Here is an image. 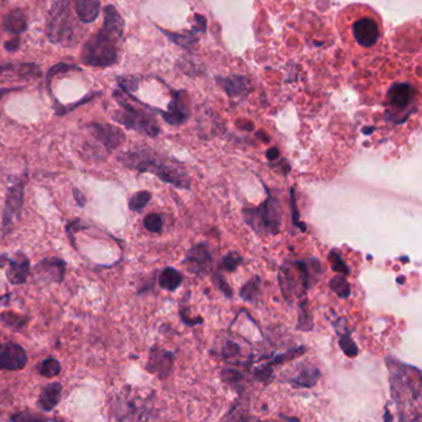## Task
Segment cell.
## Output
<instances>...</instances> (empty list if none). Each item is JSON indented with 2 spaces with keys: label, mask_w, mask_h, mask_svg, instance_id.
Wrapping results in <instances>:
<instances>
[{
  "label": "cell",
  "mask_w": 422,
  "mask_h": 422,
  "mask_svg": "<svg viewBox=\"0 0 422 422\" xmlns=\"http://www.w3.org/2000/svg\"><path fill=\"white\" fill-rule=\"evenodd\" d=\"M30 261L29 258L25 256L24 253H18L16 258L10 259L9 267L6 271V278L10 284L20 286L28 281L30 276Z\"/></svg>",
  "instance_id": "obj_17"
},
{
  "label": "cell",
  "mask_w": 422,
  "mask_h": 422,
  "mask_svg": "<svg viewBox=\"0 0 422 422\" xmlns=\"http://www.w3.org/2000/svg\"><path fill=\"white\" fill-rule=\"evenodd\" d=\"M114 99L118 102L120 110L113 115L114 122L127 127L128 130L140 132L149 137H156L160 134V127L152 114L134 107L128 102L123 92H114Z\"/></svg>",
  "instance_id": "obj_4"
},
{
  "label": "cell",
  "mask_w": 422,
  "mask_h": 422,
  "mask_svg": "<svg viewBox=\"0 0 422 422\" xmlns=\"http://www.w3.org/2000/svg\"><path fill=\"white\" fill-rule=\"evenodd\" d=\"M183 264H186L190 272L197 276H206L211 272L213 256L206 243H197L192 246L187 251Z\"/></svg>",
  "instance_id": "obj_10"
},
{
  "label": "cell",
  "mask_w": 422,
  "mask_h": 422,
  "mask_svg": "<svg viewBox=\"0 0 422 422\" xmlns=\"http://www.w3.org/2000/svg\"><path fill=\"white\" fill-rule=\"evenodd\" d=\"M104 21L103 29L102 31L106 34L109 35L112 39L118 41L122 36H123L124 30V20L118 10L115 9L113 5H108L106 6L103 11Z\"/></svg>",
  "instance_id": "obj_18"
},
{
  "label": "cell",
  "mask_w": 422,
  "mask_h": 422,
  "mask_svg": "<svg viewBox=\"0 0 422 422\" xmlns=\"http://www.w3.org/2000/svg\"><path fill=\"white\" fill-rule=\"evenodd\" d=\"M9 258L6 257L5 254H0V268H4L9 263Z\"/></svg>",
  "instance_id": "obj_49"
},
{
  "label": "cell",
  "mask_w": 422,
  "mask_h": 422,
  "mask_svg": "<svg viewBox=\"0 0 422 422\" xmlns=\"http://www.w3.org/2000/svg\"><path fill=\"white\" fill-rule=\"evenodd\" d=\"M314 329V321L311 311L309 310V303L306 299H302L300 303L299 322H297V330L311 331Z\"/></svg>",
  "instance_id": "obj_29"
},
{
  "label": "cell",
  "mask_w": 422,
  "mask_h": 422,
  "mask_svg": "<svg viewBox=\"0 0 422 422\" xmlns=\"http://www.w3.org/2000/svg\"><path fill=\"white\" fill-rule=\"evenodd\" d=\"M416 98L415 88L409 83H397L389 89L387 95L385 120L394 124L406 122L413 112V104Z\"/></svg>",
  "instance_id": "obj_8"
},
{
  "label": "cell",
  "mask_w": 422,
  "mask_h": 422,
  "mask_svg": "<svg viewBox=\"0 0 422 422\" xmlns=\"http://www.w3.org/2000/svg\"><path fill=\"white\" fill-rule=\"evenodd\" d=\"M0 347H1V345H0Z\"/></svg>",
  "instance_id": "obj_55"
},
{
  "label": "cell",
  "mask_w": 422,
  "mask_h": 422,
  "mask_svg": "<svg viewBox=\"0 0 422 422\" xmlns=\"http://www.w3.org/2000/svg\"><path fill=\"white\" fill-rule=\"evenodd\" d=\"M64 274L66 262L61 258H45L33 269V277L41 283H61Z\"/></svg>",
  "instance_id": "obj_11"
},
{
  "label": "cell",
  "mask_w": 422,
  "mask_h": 422,
  "mask_svg": "<svg viewBox=\"0 0 422 422\" xmlns=\"http://www.w3.org/2000/svg\"><path fill=\"white\" fill-rule=\"evenodd\" d=\"M387 365L389 369L392 398L398 404V408L401 405H416L420 408L422 394L421 370L393 357L387 358Z\"/></svg>",
  "instance_id": "obj_2"
},
{
  "label": "cell",
  "mask_w": 422,
  "mask_h": 422,
  "mask_svg": "<svg viewBox=\"0 0 422 422\" xmlns=\"http://www.w3.org/2000/svg\"><path fill=\"white\" fill-rule=\"evenodd\" d=\"M74 69H79L77 67V66H74V64H56V66H54L52 69H50L49 74H47V81H49L50 83V81H51V79H52L56 74H59V73L69 72V71H74Z\"/></svg>",
  "instance_id": "obj_44"
},
{
  "label": "cell",
  "mask_w": 422,
  "mask_h": 422,
  "mask_svg": "<svg viewBox=\"0 0 422 422\" xmlns=\"http://www.w3.org/2000/svg\"><path fill=\"white\" fill-rule=\"evenodd\" d=\"M162 218L159 213H149L144 218V228L150 233H160L162 230Z\"/></svg>",
  "instance_id": "obj_38"
},
{
  "label": "cell",
  "mask_w": 422,
  "mask_h": 422,
  "mask_svg": "<svg viewBox=\"0 0 422 422\" xmlns=\"http://www.w3.org/2000/svg\"><path fill=\"white\" fill-rule=\"evenodd\" d=\"M243 262H244V258L241 257L239 253L231 251V252L227 253L224 257H222L219 268L226 272H233L241 264H243Z\"/></svg>",
  "instance_id": "obj_33"
},
{
  "label": "cell",
  "mask_w": 422,
  "mask_h": 422,
  "mask_svg": "<svg viewBox=\"0 0 422 422\" xmlns=\"http://www.w3.org/2000/svg\"><path fill=\"white\" fill-rule=\"evenodd\" d=\"M20 46V40L18 36H15L14 39L10 40L9 42H6L5 44V49H8V51H11V52H14L16 49H19Z\"/></svg>",
  "instance_id": "obj_46"
},
{
  "label": "cell",
  "mask_w": 422,
  "mask_h": 422,
  "mask_svg": "<svg viewBox=\"0 0 422 422\" xmlns=\"http://www.w3.org/2000/svg\"><path fill=\"white\" fill-rule=\"evenodd\" d=\"M329 288L336 295L338 296L339 299H343V300L348 299L350 294H352L350 284L347 281L346 276H342V274L336 276L329 281Z\"/></svg>",
  "instance_id": "obj_28"
},
{
  "label": "cell",
  "mask_w": 422,
  "mask_h": 422,
  "mask_svg": "<svg viewBox=\"0 0 422 422\" xmlns=\"http://www.w3.org/2000/svg\"><path fill=\"white\" fill-rule=\"evenodd\" d=\"M304 352H306V347H304V346H300L297 348H291V350L285 352V353L278 354V356L271 359L270 362L266 364V365H269V367L273 368L274 365L284 364L286 363V362L292 361V359L297 358L300 356H302Z\"/></svg>",
  "instance_id": "obj_32"
},
{
  "label": "cell",
  "mask_w": 422,
  "mask_h": 422,
  "mask_svg": "<svg viewBox=\"0 0 422 422\" xmlns=\"http://www.w3.org/2000/svg\"><path fill=\"white\" fill-rule=\"evenodd\" d=\"M41 69L34 64H8L0 67V78L16 77L21 79L28 78H39Z\"/></svg>",
  "instance_id": "obj_19"
},
{
  "label": "cell",
  "mask_w": 422,
  "mask_h": 422,
  "mask_svg": "<svg viewBox=\"0 0 422 422\" xmlns=\"http://www.w3.org/2000/svg\"><path fill=\"white\" fill-rule=\"evenodd\" d=\"M183 276L181 272L172 267H167L159 276V284L162 289L167 291H175L181 286Z\"/></svg>",
  "instance_id": "obj_25"
},
{
  "label": "cell",
  "mask_w": 422,
  "mask_h": 422,
  "mask_svg": "<svg viewBox=\"0 0 422 422\" xmlns=\"http://www.w3.org/2000/svg\"><path fill=\"white\" fill-rule=\"evenodd\" d=\"M223 88L226 89V92L232 95V97H238V95H241V94H244L246 92V83L243 79H241L239 82L236 81V79H233V81H226V82H223Z\"/></svg>",
  "instance_id": "obj_37"
},
{
  "label": "cell",
  "mask_w": 422,
  "mask_h": 422,
  "mask_svg": "<svg viewBox=\"0 0 422 422\" xmlns=\"http://www.w3.org/2000/svg\"><path fill=\"white\" fill-rule=\"evenodd\" d=\"M321 378V370L314 364H304L294 378L289 379L295 388H312Z\"/></svg>",
  "instance_id": "obj_21"
},
{
  "label": "cell",
  "mask_w": 422,
  "mask_h": 422,
  "mask_svg": "<svg viewBox=\"0 0 422 422\" xmlns=\"http://www.w3.org/2000/svg\"><path fill=\"white\" fill-rule=\"evenodd\" d=\"M222 378L228 384H238L243 380V374L233 368H226L222 372Z\"/></svg>",
  "instance_id": "obj_42"
},
{
  "label": "cell",
  "mask_w": 422,
  "mask_h": 422,
  "mask_svg": "<svg viewBox=\"0 0 422 422\" xmlns=\"http://www.w3.org/2000/svg\"><path fill=\"white\" fill-rule=\"evenodd\" d=\"M290 209H291V220H292L294 226L300 228V230H301V233H306L307 226H306L304 223H301V221H300V213L299 209H297V204H296V199H295L294 187H292L291 190H290Z\"/></svg>",
  "instance_id": "obj_36"
},
{
  "label": "cell",
  "mask_w": 422,
  "mask_h": 422,
  "mask_svg": "<svg viewBox=\"0 0 422 422\" xmlns=\"http://www.w3.org/2000/svg\"><path fill=\"white\" fill-rule=\"evenodd\" d=\"M161 112L164 120L172 127H180L182 124H185L190 117V110L185 102L182 93H175L171 102L169 104L167 112Z\"/></svg>",
  "instance_id": "obj_16"
},
{
  "label": "cell",
  "mask_w": 422,
  "mask_h": 422,
  "mask_svg": "<svg viewBox=\"0 0 422 422\" xmlns=\"http://www.w3.org/2000/svg\"><path fill=\"white\" fill-rule=\"evenodd\" d=\"M117 42L102 30L86 42L82 49L81 59L91 67H110L118 59Z\"/></svg>",
  "instance_id": "obj_6"
},
{
  "label": "cell",
  "mask_w": 422,
  "mask_h": 422,
  "mask_svg": "<svg viewBox=\"0 0 422 422\" xmlns=\"http://www.w3.org/2000/svg\"><path fill=\"white\" fill-rule=\"evenodd\" d=\"M333 326L337 335H338L341 350L343 351L347 357H350V358L357 357L359 353L358 346L355 345V342L350 336V330H348V327H347L346 319H338L334 322Z\"/></svg>",
  "instance_id": "obj_20"
},
{
  "label": "cell",
  "mask_w": 422,
  "mask_h": 422,
  "mask_svg": "<svg viewBox=\"0 0 422 422\" xmlns=\"http://www.w3.org/2000/svg\"><path fill=\"white\" fill-rule=\"evenodd\" d=\"M329 261L331 268H332V271H334V272L339 273L342 276H348V274H350V271H349L347 263L344 262L343 258L341 257L339 253L336 252V251H331L329 254Z\"/></svg>",
  "instance_id": "obj_34"
},
{
  "label": "cell",
  "mask_w": 422,
  "mask_h": 422,
  "mask_svg": "<svg viewBox=\"0 0 422 422\" xmlns=\"http://www.w3.org/2000/svg\"><path fill=\"white\" fill-rule=\"evenodd\" d=\"M0 321L10 330L20 331L29 324V316L16 314L14 311H4L0 314Z\"/></svg>",
  "instance_id": "obj_27"
},
{
  "label": "cell",
  "mask_w": 422,
  "mask_h": 422,
  "mask_svg": "<svg viewBox=\"0 0 422 422\" xmlns=\"http://www.w3.org/2000/svg\"><path fill=\"white\" fill-rule=\"evenodd\" d=\"M152 193L147 190H142L137 194H134L130 199H129V209L134 211V213H140L142 210L147 208L149 201L152 200Z\"/></svg>",
  "instance_id": "obj_30"
},
{
  "label": "cell",
  "mask_w": 422,
  "mask_h": 422,
  "mask_svg": "<svg viewBox=\"0 0 422 422\" xmlns=\"http://www.w3.org/2000/svg\"><path fill=\"white\" fill-rule=\"evenodd\" d=\"M62 393V385L59 383H51L42 389L38 400V406L46 413L54 410L59 405Z\"/></svg>",
  "instance_id": "obj_22"
},
{
  "label": "cell",
  "mask_w": 422,
  "mask_h": 422,
  "mask_svg": "<svg viewBox=\"0 0 422 422\" xmlns=\"http://www.w3.org/2000/svg\"><path fill=\"white\" fill-rule=\"evenodd\" d=\"M4 29L10 34L18 35L23 34L28 29V20L25 16L24 11L20 9H15L5 16Z\"/></svg>",
  "instance_id": "obj_24"
},
{
  "label": "cell",
  "mask_w": 422,
  "mask_h": 422,
  "mask_svg": "<svg viewBox=\"0 0 422 422\" xmlns=\"http://www.w3.org/2000/svg\"><path fill=\"white\" fill-rule=\"evenodd\" d=\"M87 130L93 142H86L82 147L84 158L103 160L125 141V134L110 124H89Z\"/></svg>",
  "instance_id": "obj_3"
},
{
  "label": "cell",
  "mask_w": 422,
  "mask_h": 422,
  "mask_svg": "<svg viewBox=\"0 0 422 422\" xmlns=\"http://www.w3.org/2000/svg\"><path fill=\"white\" fill-rule=\"evenodd\" d=\"M243 218L246 225L256 233L278 235L281 231L283 215L279 201L268 192V198L256 208L243 210Z\"/></svg>",
  "instance_id": "obj_5"
},
{
  "label": "cell",
  "mask_w": 422,
  "mask_h": 422,
  "mask_svg": "<svg viewBox=\"0 0 422 422\" xmlns=\"http://www.w3.org/2000/svg\"><path fill=\"white\" fill-rule=\"evenodd\" d=\"M25 185L26 180L20 178L8 189L5 200L4 213H3V230L5 233H10L15 221L20 218V211L24 204Z\"/></svg>",
  "instance_id": "obj_9"
},
{
  "label": "cell",
  "mask_w": 422,
  "mask_h": 422,
  "mask_svg": "<svg viewBox=\"0 0 422 422\" xmlns=\"http://www.w3.org/2000/svg\"><path fill=\"white\" fill-rule=\"evenodd\" d=\"M354 39L363 47H372L379 39V25L372 18H362L353 25Z\"/></svg>",
  "instance_id": "obj_15"
},
{
  "label": "cell",
  "mask_w": 422,
  "mask_h": 422,
  "mask_svg": "<svg viewBox=\"0 0 422 422\" xmlns=\"http://www.w3.org/2000/svg\"><path fill=\"white\" fill-rule=\"evenodd\" d=\"M8 296H9V295H6V296H0V301H1V300H4L5 298H8Z\"/></svg>",
  "instance_id": "obj_54"
},
{
  "label": "cell",
  "mask_w": 422,
  "mask_h": 422,
  "mask_svg": "<svg viewBox=\"0 0 422 422\" xmlns=\"http://www.w3.org/2000/svg\"><path fill=\"white\" fill-rule=\"evenodd\" d=\"M213 283L216 284L218 291H222L223 295L228 298V299L233 298V291H232L231 286L227 283L226 278L223 277L221 273H215L213 274Z\"/></svg>",
  "instance_id": "obj_39"
},
{
  "label": "cell",
  "mask_w": 422,
  "mask_h": 422,
  "mask_svg": "<svg viewBox=\"0 0 422 422\" xmlns=\"http://www.w3.org/2000/svg\"><path fill=\"white\" fill-rule=\"evenodd\" d=\"M11 90H14V89H1V90H0V99H1V98L4 97L5 94H6V93L11 92Z\"/></svg>",
  "instance_id": "obj_52"
},
{
  "label": "cell",
  "mask_w": 422,
  "mask_h": 422,
  "mask_svg": "<svg viewBox=\"0 0 422 422\" xmlns=\"http://www.w3.org/2000/svg\"><path fill=\"white\" fill-rule=\"evenodd\" d=\"M118 160L127 168L140 173H152L175 188L191 189V178L185 165L167 156L159 155L155 151L149 148L127 151L119 156Z\"/></svg>",
  "instance_id": "obj_1"
},
{
  "label": "cell",
  "mask_w": 422,
  "mask_h": 422,
  "mask_svg": "<svg viewBox=\"0 0 422 422\" xmlns=\"http://www.w3.org/2000/svg\"><path fill=\"white\" fill-rule=\"evenodd\" d=\"M384 422H393V415L390 414L388 409L385 410V415H384Z\"/></svg>",
  "instance_id": "obj_50"
},
{
  "label": "cell",
  "mask_w": 422,
  "mask_h": 422,
  "mask_svg": "<svg viewBox=\"0 0 422 422\" xmlns=\"http://www.w3.org/2000/svg\"><path fill=\"white\" fill-rule=\"evenodd\" d=\"M279 286H280L281 293L284 295L287 303L292 300L294 296L304 295L302 288H301V281H300L299 272L295 268L292 261L283 263L279 269Z\"/></svg>",
  "instance_id": "obj_12"
},
{
  "label": "cell",
  "mask_w": 422,
  "mask_h": 422,
  "mask_svg": "<svg viewBox=\"0 0 422 422\" xmlns=\"http://www.w3.org/2000/svg\"><path fill=\"white\" fill-rule=\"evenodd\" d=\"M254 378L261 383H269L273 379V368L269 365H261L254 370Z\"/></svg>",
  "instance_id": "obj_43"
},
{
  "label": "cell",
  "mask_w": 422,
  "mask_h": 422,
  "mask_svg": "<svg viewBox=\"0 0 422 422\" xmlns=\"http://www.w3.org/2000/svg\"><path fill=\"white\" fill-rule=\"evenodd\" d=\"M224 422H261L256 421V418H251L248 415V413L246 411H241V410H238V409H234L233 411L229 413V415L227 416L226 420Z\"/></svg>",
  "instance_id": "obj_41"
},
{
  "label": "cell",
  "mask_w": 422,
  "mask_h": 422,
  "mask_svg": "<svg viewBox=\"0 0 422 422\" xmlns=\"http://www.w3.org/2000/svg\"><path fill=\"white\" fill-rule=\"evenodd\" d=\"M256 137L259 139V140L263 141V142H270V137L266 135V132L259 131L256 132Z\"/></svg>",
  "instance_id": "obj_48"
},
{
  "label": "cell",
  "mask_w": 422,
  "mask_h": 422,
  "mask_svg": "<svg viewBox=\"0 0 422 422\" xmlns=\"http://www.w3.org/2000/svg\"><path fill=\"white\" fill-rule=\"evenodd\" d=\"M46 35L54 44H71L74 39V20L69 0H57L51 6L46 21Z\"/></svg>",
  "instance_id": "obj_7"
},
{
  "label": "cell",
  "mask_w": 422,
  "mask_h": 422,
  "mask_svg": "<svg viewBox=\"0 0 422 422\" xmlns=\"http://www.w3.org/2000/svg\"><path fill=\"white\" fill-rule=\"evenodd\" d=\"M28 363V354L24 348L14 342H8L0 347V369L1 370H21Z\"/></svg>",
  "instance_id": "obj_14"
},
{
  "label": "cell",
  "mask_w": 422,
  "mask_h": 422,
  "mask_svg": "<svg viewBox=\"0 0 422 422\" xmlns=\"http://www.w3.org/2000/svg\"><path fill=\"white\" fill-rule=\"evenodd\" d=\"M239 353H241V347H239V345H236V342L231 340H226L223 342L221 348V354L223 358H232V357H236Z\"/></svg>",
  "instance_id": "obj_40"
},
{
  "label": "cell",
  "mask_w": 422,
  "mask_h": 422,
  "mask_svg": "<svg viewBox=\"0 0 422 422\" xmlns=\"http://www.w3.org/2000/svg\"><path fill=\"white\" fill-rule=\"evenodd\" d=\"M38 370H39L40 375H42L45 378H54L61 372V363L57 359H45L44 362L39 364Z\"/></svg>",
  "instance_id": "obj_31"
},
{
  "label": "cell",
  "mask_w": 422,
  "mask_h": 422,
  "mask_svg": "<svg viewBox=\"0 0 422 422\" xmlns=\"http://www.w3.org/2000/svg\"><path fill=\"white\" fill-rule=\"evenodd\" d=\"M375 130H377V127H363V129H362V132H363L364 135H370V134L375 131Z\"/></svg>",
  "instance_id": "obj_51"
},
{
  "label": "cell",
  "mask_w": 422,
  "mask_h": 422,
  "mask_svg": "<svg viewBox=\"0 0 422 422\" xmlns=\"http://www.w3.org/2000/svg\"><path fill=\"white\" fill-rule=\"evenodd\" d=\"M74 197L76 201H77V205L81 206V208H84V205H86V198H84V193H81L79 189H74Z\"/></svg>",
  "instance_id": "obj_47"
},
{
  "label": "cell",
  "mask_w": 422,
  "mask_h": 422,
  "mask_svg": "<svg viewBox=\"0 0 422 422\" xmlns=\"http://www.w3.org/2000/svg\"><path fill=\"white\" fill-rule=\"evenodd\" d=\"M173 362H175V354L155 346L150 350L149 361L145 368L147 372L156 374L159 378L165 379L171 373Z\"/></svg>",
  "instance_id": "obj_13"
},
{
  "label": "cell",
  "mask_w": 422,
  "mask_h": 422,
  "mask_svg": "<svg viewBox=\"0 0 422 422\" xmlns=\"http://www.w3.org/2000/svg\"><path fill=\"white\" fill-rule=\"evenodd\" d=\"M239 296L241 300L246 303H256L259 300L261 296V277L251 278V281H246V284L241 286Z\"/></svg>",
  "instance_id": "obj_26"
},
{
  "label": "cell",
  "mask_w": 422,
  "mask_h": 422,
  "mask_svg": "<svg viewBox=\"0 0 422 422\" xmlns=\"http://www.w3.org/2000/svg\"><path fill=\"white\" fill-rule=\"evenodd\" d=\"M11 422H50L51 418H46L41 414L33 413V411H21L15 414L10 418Z\"/></svg>",
  "instance_id": "obj_35"
},
{
  "label": "cell",
  "mask_w": 422,
  "mask_h": 422,
  "mask_svg": "<svg viewBox=\"0 0 422 422\" xmlns=\"http://www.w3.org/2000/svg\"><path fill=\"white\" fill-rule=\"evenodd\" d=\"M266 160H269L270 163L273 162H276V160L280 158V152H279V148L278 147H271L269 150L266 151Z\"/></svg>",
  "instance_id": "obj_45"
},
{
  "label": "cell",
  "mask_w": 422,
  "mask_h": 422,
  "mask_svg": "<svg viewBox=\"0 0 422 422\" xmlns=\"http://www.w3.org/2000/svg\"><path fill=\"white\" fill-rule=\"evenodd\" d=\"M283 418H285L286 421L289 422H300L299 420H297V418H286V416H283Z\"/></svg>",
  "instance_id": "obj_53"
},
{
  "label": "cell",
  "mask_w": 422,
  "mask_h": 422,
  "mask_svg": "<svg viewBox=\"0 0 422 422\" xmlns=\"http://www.w3.org/2000/svg\"><path fill=\"white\" fill-rule=\"evenodd\" d=\"M74 9L84 24H91L101 13V0H74Z\"/></svg>",
  "instance_id": "obj_23"
}]
</instances>
